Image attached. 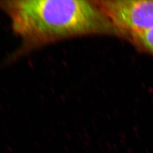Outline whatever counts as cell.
Returning <instances> with one entry per match:
<instances>
[{
    "label": "cell",
    "mask_w": 153,
    "mask_h": 153,
    "mask_svg": "<svg viewBox=\"0 0 153 153\" xmlns=\"http://www.w3.org/2000/svg\"><path fill=\"white\" fill-rule=\"evenodd\" d=\"M0 9L22 39V46L10 60L55 40L91 33H120L96 1L6 0L0 1Z\"/></svg>",
    "instance_id": "cell-1"
},
{
    "label": "cell",
    "mask_w": 153,
    "mask_h": 153,
    "mask_svg": "<svg viewBox=\"0 0 153 153\" xmlns=\"http://www.w3.org/2000/svg\"><path fill=\"white\" fill-rule=\"evenodd\" d=\"M105 16L122 35L129 36L153 27V0L97 1Z\"/></svg>",
    "instance_id": "cell-2"
},
{
    "label": "cell",
    "mask_w": 153,
    "mask_h": 153,
    "mask_svg": "<svg viewBox=\"0 0 153 153\" xmlns=\"http://www.w3.org/2000/svg\"><path fill=\"white\" fill-rule=\"evenodd\" d=\"M129 37L138 47L153 55V27L133 33Z\"/></svg>",
    "instance_id": "cell-3"
}]
</instances>
